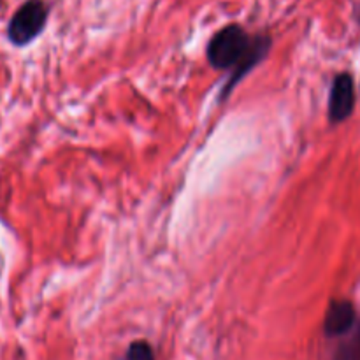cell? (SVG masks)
<instances>
[{"mask_svg":"<svg viewBox=\"0 0 360 360\" xmlns=\"http://www.w3.org/2000/svg\"><path fill=\"white\" fill-rule=\"evenodd\" d=\"M271 46H273V39L269 35H252L238 23L220 28L210 39L206 48L210 65L217 70L231 72L221 90V98H227L231 91L238 86L239 81L266 58Z\"/></svg>","mask_w":360,"mask_h":360,"instance_id":"obj_1","label":"cell"},{"mask_svg":"<svg viewBox=\"0 0 360 360\" xmlns=\"http://www.w3.org/2000/svg\"><path fill=\"white\" fill-rule=\"evenodd\" d=\"M48 16L49 6L44 0H27L11 18L7 25V39L18 48L30 44L42 34Z\"/></svg>","mask_w":360,"mask_h":360,"instance_id":"obj_2","label":"cell"},{"mask_svg":"<svg viewBox=\"0 0 360 360\" xmlns=\"http://www.w3.org/2000/svg\"><path fill=\"white\" fill-rule=\"evenodd\" d=\"M355 109V81L350 72H340L333 81L329 95V122L341 123Z\"/></svg>","mask_w":360,"mask_h":360,"instance_id":"obj_3","label":"cell"},{"mask_svg":"<svg viewBox=\"0 0 360 360\" xmlns=\"http://www.w3.org/2000/svg\"><path fill=\"white\" fill-rule=\"evenodd\" d=\"M355 308L347 299H336L330 301L327 308L326 320H323V330L329 338H340L350 333L355 326Z\"/></svg>","mask_w":360,"mask_h":360,"instance_id":"obj_4","label":"cell"},{"mask_svg":"<svg viewBox=\"0 0 360 360\" xmlns=\"http://www.w3.org/2000/svg\"><path fill=\"white\" fill-rule=\"evenodd\" d=\"M334 360H360V326L350 340L340 345Z\"/></svg>","mask_w":360,"mask_h":360,"instance_id":"obj_5","label":"cell"},{"mask_svg":"<svg viewBox=\"0 0 360 360\" xmlns=\"http://www.w3.org/2000/svg\"><path fill=\"white\" fill-rule=\"evenodd\" d=\"M127 360H155L153 348L146 341H136V343H132L129 347Z\"/></svg>","mask_w":360,"mask_h":360,"instance_id":"obj_6","label":"cell"}]
</instances>
